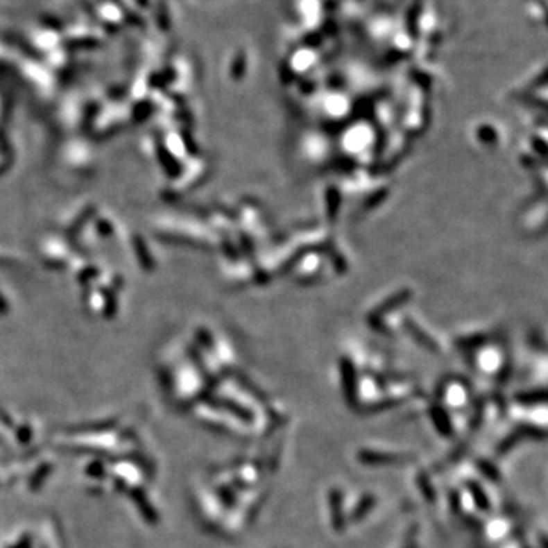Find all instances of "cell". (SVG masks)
<instances>
[{
	"label": "cell",
	"instance_id": "cell-2",
	"mask_svg": "<svg viewBox=\"0 0 548 548\" xmlns=\"http://www.w3.org/2000/svg\"><path fill=\"white\" fill-rule=\"evenodd\" d=\"M433 422H434V425L437 428V431H440L442 434H448L451 431L449 419L442 410L433 411Z\"/></svg>",
	"mask_w": 548,
	"mask_h": 548
},
{
	"label": "cell",
	"instance_id": "cell-1",
	"mask_svg": "<svg viewBox=\"0 0 548 548\" xmlns=\"http://www.w3.org/2000/svg\"><path fill=\"white\" fill-rule=\"evenodd\" d=\"M361 459L364 461H369V463H375V465L381 463V461H384V463H388L390 461L391 463V461L399 460L397 456H391V454H381V452H363Z\"/></svg>",
	"mask_w": 548,
	"mask_h": 548
}]
</instances>
